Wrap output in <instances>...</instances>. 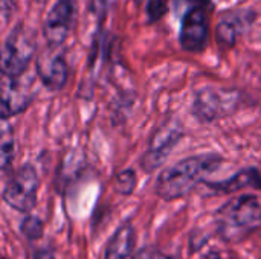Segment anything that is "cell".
I'll list each match as a JSON object with an SVG mask.
<instances>
[{"instance_id":"8fae6325","label":"cell","mask_w":261,"mask_h":259,"mask_svg":"<svg viewBox=\"0 0 261 259\" xmlns=\"http://www.w3.org/2000/svg\"><path fill=\"white\" fill-rule=\"evenodd\" d=\"M254 18H255V14L251 9H239V11L225 12L216 27V37H217L219 46L225 49L234 47L239 35H242L248 29V26L252 24Z\"/></svg>"},{"instance_id":"d6986e66","label":"cell","mask_w":261,"mask_h":259,"mask_svg":"<svg viewBox=\"0 0 261 259\" xmlns=\"http://www.w3.org/2000/svg\"><path fill=\"white\" fill-rule=\"evenodd\" d=\"M132 259H156V249L151 246L141 247L138 252H135Z\"/></svg>"},{"instance_id":"7402d4cb","label":"cell","mask_w":261,"mask_h":259,"mask_svg":"<svg viewBox=\"0 0 261 259\" xmlns=\"http://www.w3.org/2000/svg\"><path fill=\"white\" fill-rule=\"evenodd\" d=\"M35 2H37V3H44L46 0H35Z\"/></svg>"},{"instance_id":"4fadbf2b","label":"cell","mask_w":261,"mask_h":259,"mask_svg":"<svg viewBox=\"0 0 261 259\" xmlns=\"http://www.w3.org/2000/svg\"><path fill=\"white\" fill-rule=\"evenodd\" d=\"M205 185L213 191H216L217 194H225V195L236 194L248 188L261 189V171L257 168H245L226 180L206 182Z\"/></svg>"},{"instance_id":"ac0fdd59","label":"cell","mask_w":261,"mask_h":259,"mask_svg":"<svg viewBox=\"0 0 261 259\" xmlns=\"http://www.w3.org/2000/svg\"><path fill=\"white\" fill-rule=\"evenodd\" d=\"M110 3H112V0H90V12H92L99 21H102L104 17H106L107 12H109Z\"/></svg>"},{"instance_id":"5b68a950","label":"cell","mask_w":261,"mask_h":259,"mask_svg":"<svg viewBox=\"0 0 261 259\" xmlns=\"http://www.w3.org/2000/svg\"><path fill=\"white\" fill-rule=\"evenodd\" d=\"M40 189V177L32 163H24L9 176L2 198L14 211L29 214L37 205Z\"/></svg>"},{"instance_id":"3957f363","label":"cell","mask_w":261,"mask_h":259,"mask_svg":"<svg viewBox=\"0 0 261 259\" xmlns=\"http://www.w3.org/2000/svg\"><path fill=\"white\" fill-rule=\"evenodd\" d=\"M37 53V35L32 27L17 23L3 41L0 55L2 76L18 78L28 70Z\"/></svg>"},{"instance_id":"e0dca14e","label":"cell","mask_w":261,"mask_h":259,"mask_svg":"<svg viewBox=\"0 0 261 259\" xmlns=\"http://www.w3.org/2000/svg\"><path fill=\"white\" fill-rule=\"evenodd\" d=\"M168 12L167 0H147L145 2V15L147 23H156L159 21L165 14Z\"/></svg>"},{"instance_id":"6da1fadb","label":"cell","mask_w":261,"mask_h":259,"mask_svg":"<svg viewBox=\"0 0 261 259\" xmlns=\"http://www.w3.org/2000/svg\"><path fill=\"white\" fill-rule=\"evenodd\" d=\"M225 159L216 153H203L190 156L165 168L156 179V195L164 202H174L187 197L200 183H206V177L214 174Z\"/></svg>"},{"instance_id":"44dd1931","label":"cell","mask_w":261,"mask_h":259,"mask_svg":"<svg viewBox=\"0 0 261 259\" xmlns=\"http://www.w3.org/2000/svg\"><path fill=\"white\" fill-rule=\"evenodd\" d=\"M187 6H214L211 0H182Z\"/></svg>"},{"instance_id":"30bf717a","label":"cell","mask_w":261,"mask_h":259,"mask_svg":"<svg viewBox=\"0 0 261 259\" xmlns=\"http://www.w3.org/2000/svg\"><path fill=\"white\" fill-rule=\"evenodd\" d=\"M37 75L43 85L52 92H58L64 89L69 79V64L63 53L47 55L41 53L35 63Z\"/></svg>"},{"instance_id":"ba28073f","label":"cell","mask_w":261,"mask_h":259,"mask_svg":"<svg viewBox=\"0 0 261 259\" xmlns=\"http://www.w3.org/2000/svg\"><path fill=\"white\" fill-rule=\"evenodd\" d=\"M78 14L76 0H57L43 21V37L49 49H58L67 40Z\"/></svg>"},{"instance_id":"9c48e42d","label":"cell","mask_w":261,"mask_h":259,"mask_svg":"<svg viewBox=\"0 0 261 259\" xmlns=\"http://www.w3.org/2000/svg\"><path fill=\"white\" fill-rule=\"evenodd\" d=\"M0 90V113L3 121L26 111L35 98L32 78H24V75L18 78L2 76Z\"/></svg>"},{"instance_id":"cb8c5ba5","label":"cell","mask_w":261,"mask_h":259,"mask_svg":"<svg viewBox=\"0 0 261 259\" xmlns=\"http://www.w3.org/2000/svg\"><path fill=\"white\" fill-rule=\"evenodd\" d=\"M2 259H9V258H2Z\"/></svg>"},{"instance_id":"2e32d148","label":"cell","mask_w":261,"mask_h":259,"mask_svg":"<svg viewBox=\"0 0 261 259\" xmlns=\"http://www.w3.org/2000/svg\"><path fill=\"white\" fill-rule=\"evenodd\" d=\"M20 231L23 234V237L29 241H37L43 237L44 232V224L38 217L34 215H26L20 224Z\"/></svg>"},{"instance_id":"52a82bcc","label":"cell","mask_w":261,"mask_h":259,"mask_svg":"<svg viewBox=\"0 0 261 259\" xmlns=\"http://www.w3.org/2000/svg\"><path fill=\"white\" fill-rule=\"evenodd\" d=\"M211 6H188L182 15L179 44L185 52L200 53L208 46Z\"/></svg>"},{"instance_id":"9a60e30c","label":"cell","mask_w":261,"mask_h":259,"mask_svg":"<svg viewBox=\"0 0 261 259\" xmlns=\"http://www.w3.org/2000/svg\"><path fill=\"white\" fill-rule=\"evenodd\" d=\"M136 182H138V177H136V172L130 168L127 169H122L119 171L116 176H115V180H113V188L118 194L121 195H132L135 188H136Z\"/></svg>"},{"instance_id":"ffe728a7","label":"cell","mask_w":261,"mask_h":259,"mask_svg":"<svg viewBox=\"0 0 261 259\" xmlns=\"http://www.w3.org/2000/svg\"><path fill=\"white\" fill-rule=\"evenodd\" d=\"M12 8H14L12 0H2V17H3L5 23L9 18V12H12Z\"/></svg>"},{"instance_id":"8992f818","label":"cell","mask_w":261,"mask_h":259,"mask_svg":"<svg viewBox=\"0 0 261 259\" xmlns=\"http://www.w3.org/2000/svg\"><path fill=\"white\" fill-rule=\"evenodd\" d=\"M182 139H184V128L177 121L168 119L164 124H161L150 137L147 150L141 159V168L147 174H153L165 163L174 147Z\"/></svg>"},{"instance_id":"5bb4252c","label":"cell","mask_w":261,"mask_h":259,"mask_svg":"<svg viewBox=\"0 0 261 259\" xmlns=\"http://www.w3.org/2000/svg\"><path fill=\"white\" fill-rule=\"evenodd\" d=\"M14 154H15L14 136H12L11 128L6 124V121H3V125H2V143H0V165H2L3 172H6L9 169V166L12 165Z\"/></svg>"},{"instance_id":"7a4b0ae2","label":"cell","mask_w":261,"mask_h":259,"mask_svg":"<svg viewBox=\"0 0 261 259\" xmlns=\"http://www.w3.org/2000/svg\"><path fill=\"white\" fill-rule=\"evenodd\" d=\"M214 221L223 241H240L261 226V198L254 194L229 198L217 209Z\"/></svg>"},{"instance_id":"7c38bea8","label":"cell","mask_w":261,"mask_h":259,"mask_svg":"<svg viewBox=\"0 0 261 259\" xmlns=\"http://www.w3.org/2000/svg\"><path fill=\"white\" fill-rule=\"evenodd\" d=\"M136 231L132 221L121 224L104 247L102 259H127L135 255Z\"/></svg>"},{"instance_id":"277c9868","label":"cell","mask_w":261,"mask_h":259,"mask_svg":"<svg viewBox=\"0 0 261 259\" xmlns=\"http://www.w3.org/2000/svg\"><path fill=\"white\" fill-rule=\"evenodd\" d=\"M243 104V93L237 89L206 85L196 92L193 116L202 124H213L234 114Z\"/></svg>"},{"instance_id":"603a6c76","label":"cell","mask_w":261,"mask_h":259,"mask_svg":"<svg viewBox=\"0 0 261 259\" xmlns=\"http://www.w3.org/2000/svg\"><path fill=\"white\" fill-rule=\"evenodd\" d=\"M159 259H171V258H170V256H161Z\"/></svg>"}]
</instances>
